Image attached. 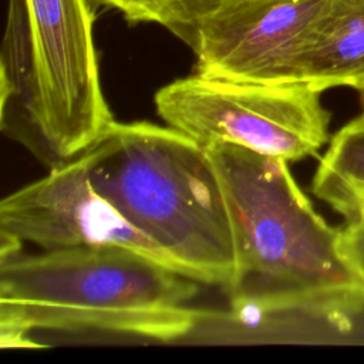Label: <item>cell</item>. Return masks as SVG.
I'll list each match as a JSON object with an SVG mask.
<instances>
[{"label":"cell","mask_w":364,"mask_h":364,"mask_svg":"<svg viewBox=\"0 0 364 364\" xmlns=\"http://www.w3.org/2000/svg\"><path fill=\"white\" fill-rule=\"evenodd\" d=\"M304 82L260 84L192 74L154 95L159 118L203 148L233 144L297 162L328 142L330 112Z\"/></svg>","instance_id":"5b68a950"},{"label":"cell","mask_w":364,"mask_h":364,"mask_svg":"<svg viewBox=\"0 0 364 364\" xmlns=\"http://www.w3.org/2000/svg\"><path fill=\"white\" fill-rule=\"evenodd\" d=\"M230 210L237 274L230 317H313L341 326L364 309L363 283L330 226L293 178L289 162L233 144L205 148Z\"/></svg>","instance_id":"6da1fadb"},{"label":"cell","mask_w":364,"mask_h":364,"mask_svg":"<svg viewBox=\"0 0 364 364\" xmlns=\"http://www.w3.org/2000/svg\"><path fill=\"white\" fill-rule=\"evenodd\" d=\"M0 230L44 252L124 246L188 276L94 189L81 154L6 195L0 202Z\"/></svg>","instance_id":"52a82bcc"},{"label":"cell","mask_w":364,"mask_h":364,"mask_svg":"<svg viewBox=\"0 0 364 364\" xmlns=\"http://www.w3.org/2000/svg\"><path fill=\"white\" fill-rule=\"evenodd\" d=\"M338 213L346 218V222L364 220V189L354 193Z\"/></svg>","instance_id":"7c38bea8"},{"label":"cell","mask_w":364,"mask_h":364,"mask_svg":"<svg viewBox=\"0 0 364 364\" xmlns=\"http://www.w3.org/2000/svg\"><path fill=\"white\" fill-rule=\"evenodd\" d=\"M358 95H360V104H361V111L364 112V90H360V91H358Z\"/></svg>","instance_id":"4fadbf2b"},{"label":"cell","mask_w":364,"mask_h":364,"mask_svg":"<svg viewBox=\"0 0 364 364\" xmlns=\"http://www.w3.org/2000/svg\"><path fill=\"white\" fill-rule=\"evenodd\" d=\"M364 189V112L330 139L311 179V192L336 212Z\"/></svg>","instance_id":"9c48e42d"},{"label":"cell","mask_w":364,"mask_h":364,"mask_svg":"<svg viewBox=\"0 0 364 364\" xmlns=\"http://www.w3.org/2000/svg\"><path fill=\"white\" fill-rule=\"evenodd\" d=\"M328 0H228L185 44L198 74L260 84L296 82V63Z\"/></svg>","instance_id":"8992f818"},{"label":"cell","mask_w":364,"mask_h":364,"mask_svg":"<svg viewBox=\"0 0 364 364\" xmlns=\"http://www.w3.org/2000/svg\"><path fill=\"white\" fill-rule=\"evenodd\" d=\"M198 283L124 246L20 252L0 259V346L44 348L34 330L182 340L210 318Z\"/></svg>","instance_id":"7a4b0ae2"},{"label":"cell","mask_w":364,"mask_h":364,"mask_svg":"<svg viewBox=\"0 0 364 364\" xmlns=\"http://www.w3.org/2000/svg\"><path fill=\"white\" fill-rule=\"evenodd\" d=\"M341 249L364 287V220H350L341 228Z\"/></svg>","instance_id":"8fae6325"},{"label":"cell","mask_w":364,"mask_h":364,"mask_svg":"<svg viewBox=\"0 0 364 364\" xmlns=\"http://www.w3.org/2000/svg\"><path fill=\"white\" fill-rule=\"evenodd\" d=\"M114 9L131 23L165 27L183 43L192 30L228 0H91Z\"/></svg>","instance_id":"30bf717a"},{"label":"cell","mask_w":364,"mask_h":364,"mask_svg":"<svg viewBox=\"0 0 364 364\" xmlns=\"http://www.w3.org/2000/svg\"><path fill=\"white\" fill-rule=\"evenodd\" d=\"M91 0H9L0 53L1 131L48 168L115 121L102 91Z\"/></svg>","instance_id":"277c9868"},{"label":"cell","mask_w":364,"mask_h":364,"mask_svg":"<svg viewBox=\"0 0 364 364\" xmlns=\"http://www.w3.org/2000/svg\"><path fill=\"white\" fill-rule=\"evenodd\" d=\"M296 82L364 90V0H328L296 63Z\"/></svg>","instance_id":"ba28073f"},{"label":"cell","mask_w":364,"mask_h":364,"mask_svg":"<svg viewBox=\"0 0 364 364\" xmlns=\"http://www.w3.org/2000/svg\"><path fill=\"white\" fill-rule=\"evenodd\" d=\"M81 155L94 189L191 279L233 289L230 210L203 146L168 125L114 121Z\"/></svg>","instance_id":"3957f363"}]
</instances>
